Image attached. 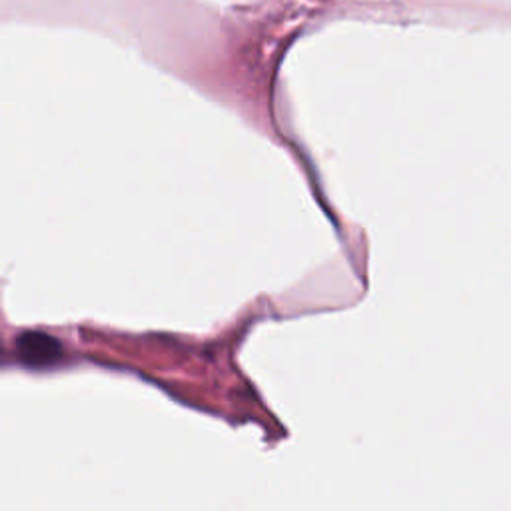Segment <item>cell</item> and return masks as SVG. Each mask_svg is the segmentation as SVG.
<instances>
[{"instance_id":"2","label":"cell","mask_w":511,"mask_h":511,"mask_svg":"<svg viewBox=\"0 0 511 511\" xmlns=\"http://www.w3.org/2000/svg\"><path fill=\"white\" fill-rule=\"evenodd\" d=\"M0 358H3V342H0Z\"/></svg>"},{"instance_id":"1","label":"cell","mask_w":511,"mask_h":511,"mask_svg":"<svg viewBox=\"0 0 511 511\" xmlns=\"http://www.w3.org/2000/svg\"><path fill=\"white\" fill-rule=\"evenodd\" d=\"M16 354L30 367H48L60 362L62 343L44 332H24L16 338Z\"/></svg>"}]
</instances>
